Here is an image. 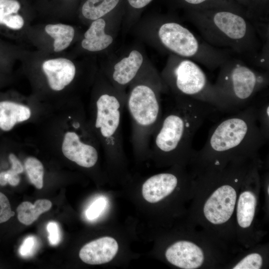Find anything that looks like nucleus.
I'll list each match as a JSON object with an SVG mask.
<instances>
[{
    "label": "nucleus",
    "instance_id": "nucleus-7",
    "mask_svg": "<svg viewBox=\"0 0 269 269\" xmlns=\"http://www.w3.org/2000/svg\"><path fill=\"white\" fill-rule=\"evenodd\" d=\"M175 55L168 63L161 78L174 97L194 99L208 104L218 111L231 113L219 90L196 62Z\"/></svg>",
    "mask_w": 269,
    "mask_h": 269
},
{
    "label": "nucleus",
    "instance_id": "nucleus-22",
    "mask_svg": "<svg viewBox=\"0 0 269 269\" xmlns=\"http://www.w3.org/2000/svg\"><path fill=\"white\" fill-rule=\"evenodd\" d=\"M257 121L263 135L267 140L269 137V102L266 98L258 106H255Z\"/></svg>",
    "mask_w": 269,
    "mask_h": 269
},
{
    "label": "nucleus",
    "instance_id": "nucleus-6",
    "mask_svg": "<svg viewBox=\"0 0 269 269\" xmlns=\"http://www.w3.org/2000/svg\"><path fill=\"white\" fill-rule=\"evenodd\" d=\"M104 87L91 98L87 118L107 157L119 161L124 156L122 122L126 96L108 85Z\"/></svg>",
    "mask_w": 269,
    "mask_h": 269
},
{
    "label": "nucleus",
    "instance_id": "nucleus-18",
    "mask_svg": "<svg viewBox=\"0 0 269 269\" xmlns=\"http://www.w3.org/2000/svg\"><path fill=\"white\" fill-rule=\"evenodd\" d=\"M256 202V198L253 192L245 191L240 194L237 207V218L241 227L246 228L251 225L255 216Z\"/></svg>",
    "mask_w": 269,
    "mask_h": 269
},
{
    "label": "nucleus",
    "instance_id": "nucleus-12",
    "mask_svg": "<svg viewBox=\"0 0 269 269\" xmlns=\"http://www.w3.org/2000/svg\"><path fill=\"white\" fill-rule=\"evenodd\" d=\"M167 260L172 265L183 269H195L204 262L202 249L188 241H179L169 247L165 253Z\"/></svg>",
    "mask_w": 269,
    "mask_h": 269
},
{
    "label": "nucleus",
    "instance_id": "nucleus-21",
    "mask_svg": "<svg viewBox=\"0 0 269 269\" xmlns=\"http://www.w3.org/2000/svg\"><path fill=\"white\" fill-rule=\"evenodd\" d=\"M24 165L29 180L36 188L40 189L43 185L44 167L36 157L29 155L24 158Z\"/></svg>",
    "mask_w": 269,
    "mask_h": 269
},
{
    "label": "nucleus",
    "instance_id": "nucleus-19",
    "mask_svg": "<svg viewBox=\"0 0 269 269\" xmlns=\"http://www.w3.org/2000/svg\"><path fill=\"white\" fill-rule=\"evenodd\" d=\"M45 30L54 39V51L56 52L67 48L75 34L74 29L72 26L61 23L48 24L46 25Z\"/></svg>",
    "mask_w": 269,
    "mask_h": 269
},
{
    "label": "nucleus",
    "instance_id": "nucleus-26",
    "mask_svg": "<svg viewBox=\"0 0 269 269\" xmlns=\"http://www.w3.org/2000/svg\"><path fill=\"white\" fill-rule=\"evenodd\" d=\"M23 17L16 13L6 16H0V24H3L9 28L18 30L24 25Z\"/></svg>",
    "mask_w": 269,
    "mask_h": 269
},
{
    "label": "nucleus",
    "instance_id": "nucleus-10",
    "mask_svg": "<svg viewBox=\"0 0 269 269\" xmlns=\"http://www.w3.org/2000/svg\"><path fill=\"white\" fill-rule=\"evenodd\" d=\"M42 105H32L9 100L0 101V131L8 132L29 124L38 116Z\"/></svg>",
    "mask_w": 269,
    "mask_h": 269
},
{
    "label": "nucleus",
    "instance_id": "nucleus-2",
    "mask_svg": "<svg viewBox=\"0 0 269 269\" xmlns=\"http://www.w3.org/2000/svg\"><path fill=\"white\" fill-rule=\"evenodd\" d=\"M175 102L163 113L153 133L149 154L166 162L193 158L194 137L205 120L218 111L212 106L186 97H174Z\"/></svg>",
    "mask_w": 269,
    "mask_h": 269
},
{
    "label": "nucleus",
    "instance_id": "nucleus-24",
    "mask_svg": "<svg viewBox=\"0 0 269 269\" xmlns=\"http://www.w3.org/2000/svg\"><path fill=\"white\" fill-rule=\"evenodd\" d=\"M107 205V200L103 197L98 198L89 206L86 211V217L89 220L97 218Z\"/></svg>",
    "mask_w": 269,
    "mask_h": 269
},
{
    "label": "nucleus",
    "instance_id": "nucleus-25",
    "mask_svg": "<svg viewBox=\"0 0 269 269\" xmlns=\"http://www.w3.org/2000/svg\"><path fill=\"white\" fill-rule=\"evenodd\" d=\"M38 247V240L34 236H28L24 239L19 249L20 255L25 258L32 256Z\"/></svg>",
    "mask_w": 269,
    "mask_h": 269
},
{
    "label": "nucleus",
    "instance_id": "nucleus-30",
    "mask_svg": "<svg viewBox=\"0 0 269 269\" xmlns=\"http://www.w3.org/2000/svg\"><path fill=\"white\" fill-rule=\"evenodd\" d=\"M8 158L11 165L10 168L7 170L8 172L13 174L19 175L24 171H25L24 162L23 164H22L21 161L15 153L10 152L8 154Z\"/></svg>",
    "mask_w": 269,
    "mask_h": 269
},
{
    "label": "nucleus",
    "instance_id": "nucleus-1",
    "mask_svg": "<svg viewBox=\"0 0 269 269\" xmlns=\"http://www.w3.org/2000/svg\"><path fill=\"white\" fill-rule=\"evenodd\" d=\"M27 125L26 138L38 149L56 150L80 167H94L99 159L100 143L89 125L83 103L77 99L57 107H43Z\"/></svg>",
    "mask_w": 269,
    "mask_h": 269
},
{
    "label": "nucleus",
    "instance_id": "nucleus-20",
    "mask_svg": "<svg viewBox=\"0 0 269 269\" xmlns=\"http://www.w3.org/2000/svg\"><path fill=\"white\" fill-rule=\"evenodd\" d=\"M120 0H87L83 5L82 13L87 19L96 20L113 10Z\"/></svg>",
    "mask_w": 269,
    "mask_h": 269
},
{
    "label": "nucleus",
    "instance_id": "nucleus-15",
    "mask_svg": "<svg viewBox=\"0 0 269 269\" xmlns=\"http://www.w3.org/2000/svg\"><path fill=\"white\" fill-rule=\"evenodd\" d=\"M178 180L177 175L172 172L152 175L142 184V196L149 203L158 202L173 192L178 184Z\"/></svg>",
    "mask_w": 269,
    "mask_h": 269
},
{
    "label": "nucleus",
    "instance_id": "nucleus-28",
    "mask_svg": "<svg viewBox=\"0 0 269 269\" xmlns=\"http://www.w3.org/2000/svg\"><path fill=\"white\" fill-rule=\"evenodd\" d=\"M20 8L16 0H0V16L16 14Z\"/></svg>",
    "mask_w": 269,
    "mask_h": 269
},
{
    "label": "nucleus",
    "instance_id": "nucleus-29",
    "mask_svg": "<svg viewBox=\"0 0 269 269\" xmlns=\"http://www.w3.org/2000/svg\"><path fill=\"white\" fill-rule=\"evenodd\" d=\"M46 229L48 233V240L52 246L57 245L61 239V234L59 226L55 222H50L47 225Z\"/></svg>",
    "mask_w": 269,
    "mask_h": 269
},
{
    "label": "nucleus",
    "instance_id": "nucleus-3",
    "mask_svg": "<svg viewBox=\"0 0 269 269\" xmlns=\"http://www.w3.org/2000/svg\"><path fill=\"white\" fill-rule=\"evenodd\" d=\"M210 130L207 140L193 158L219 168L228 161H243L256 156L267 140L260 130L255 105L232 113Z\"/></svg>",
    "mask_w": 269,
    "mask_h": 269
},
{
    "label": "nucleus",
    "instance_id": "nucleus-17",
    "mask_svg": "<svg viewBox=\"0 0 269 269\" xmlns=\"http://www.w3.org/2000/svg\"><path fill=\"white\" fill-rule=\"evenodd\" d=\"M51 206V202L47 199L37 200L34 204L28 201L23 202L17 208V218L23 224L29 225Z\"/></svg>",
    "mask_w": 269,
    "mask_h": 269
},
{
    "label": "nucleus",
    "instance_id": "nucleus-9",
    "mask_svg": "<svg viewBox=\"0 0 269 269\" xmlns=\"http://www.w3.org/2000/svg\"><path fill=\"white\" fill-rule=\"evenodd\" d=\"M237 199L235 188L227 184L217 188L205 202L203 213L211 223L219 225L226 223L234 211Z\"/></svg>",
    "mask_w": 269,
    "mask_h": 269
},
{
    "label": "nucleus",
    "instance_id": "nucleus-33",
    "mask_svg": "<svg viewBox=\"0 0 269 269\" xmlns=\"http://www.w3.org/2000/svg\"><path fill=\"white\" fill-rule=\"evenodd\" d=\"M268 193H269V187H268Z\"/></svg>",
    "mask_w": 269,
    "mask_h": 269
},
{
    "label": "nucleus",
    "instance_id": "nucleus-5",
    "mask_svg": "<svg viewBox=\"0 0 269 269\" xmlns=\"http://www.w3.org/2000/svg\"><path fill=\"white\" fill-rule=\"evenodd\" d=\"M132 82L126 99L131 121V143L135 155L143 156L149 154L152 135L162 116L160 95L166 86L156 74L147 80Z\"/></svg>",
    "mask_w": 269,
    "mask_h": 269
},
{
    "label": "nucleus",
    "instance_id": "nucleus-14",
    "mask_svg": "<svg viewBox=\"0 0 269 269\" xmlns=\"http://www.w3.org/2000/svg\"><path fill=\"white\" fill-rule=\"evenodd\" d=\"M143 62V57L137 50H134L129 56L123 58L114 66L110 75L116 90L123 96V89L131 83L138 75Z\"/></svg>",
    "mask_w": 269,
    "mask_h": 269
},
{
    "label": "nucleus",
    "instance_id": "nucleus-27",
    "mask_svg": "<svg viewBox=\"0 0 269 269\" xmlns=\"http://www.w3.org/2000/svg\"><path fill=\"white\" fill-rule=\"evenodd\" d=\"M14 215L8 198L0 192V224L8 221Z\"/></svg>",
    "mask_w": 269,
    "mask_h": 269
},
{
    "label": "nucleus",
    "instance_id": "nucleus-8",
    "mask_svg": "<svg viewBox=\"0 0 269 269\" xmlns=\"http://www.w3.org/2000/svg\"><path fill=\"white\" fill-rule=\"evenodd\" d=\"M219 68L214 85L231 113L251 105L256 95L269 84V71L256 70L237 58L231 57Z\"/></svg>",
    "mask_w": 269,
    "mask_h": 269
},
{
    "label": "nucleus",
    "instance_id": "nucleus-4",
    "mask_svg": "<svg viewBox=\"0 0 269 269\" xmlns=\"http://www.w3.org/2000/svg\"><path fill=\"white\" fill-rule=\"evenodd\" d=\"M187 19L211 46L244 56L256 64L264 43L246 16L227 9L194 10Z\"/></svg>",
    "mask_w": 269,
    "mask_h": 269
},
{
    "label": "nucleus",
    "instance_id": "nucleus-13",
    "mask_svg": "<svg viewBox=\"0 0 269 269\" xmlns=\"http://www.w3.org/2000/svg\"><path fill=\"white\" fill-rule=\"evenodd\" d=\"M118 248V244L115 239L104 237L85 244L80 250L79 256L87 264L101 265L112 260Z\"/></svg>",
    "mask_w": 269,
    "mask_h": 269
},
{
    "label": "nucleus",
    "instance_id": "nucleus-31",
    "mask_svg": "<svg viewBox=\"0 0 269 269\" xmlns=\"http://www.w3.org/2000/svg\"><path fill=\"white\" fill-rule=\"evenodd\" d=\"M152 0H128L129 4L135 8H141L148 4Z\"/></svg>",
    "mask_w": 269,
    "mask_h": 269
},
{
    "label": "nucleus",
    "instance_id": "nucleus-16",
    "mask_svg": "<svg viewBox=\"0 0 269 269\" xmlns=\"http://www.w3.org/2000/svg\"><path fill=\"white\" fill-rule=\"evenodd\" d=\"M106 22L99 18L92 22L84 34L82 40V47L89 51L96 52L107 48L113 41L112 36L105 32Z\"/></svg>",
    "mask_w": 269,
    "mask_h": 269
},
{
    "label": "nucleus",
    "instance_id": "nucleus-23",
    "mask_svg": "<svg viewBox=\"0 0 269 269\" xmlns=\"http://www.w3.org/2000/svg\"><path fill=\"white\" fill-rule=\"evenodd\" d=\"M263 265L262 256L258 253H252L244 258L233 269H259Z\"/></svg>",
    "mask_w": 269,
    "mask_h": 269
},
{
    "label": "nucleus",
    "instance_id": "nucleus-32",
    "mask_svg": "<svg viewBox=\"0 0 269 269\" xmlns=\"http://www.w3.org/2000/svg\"><path fill=\"white\" fill-rule=\"evenodd\" d=\"M212 0H183L186 4L190 6L204 5Z\"/></svg>",
    "mask_w": 269,
    "mask_h": 269
},
{
    "label": "nucleus",
    "instance_id": "nucleus-11",
    "mask_svg": "<svg viewBox=\"0 0 269 269\" xmlns=\"http://www.w3.org/2000/svg\"><path fill=\"white\" fill-rule=\"evenodd\" d=\"M42 68L48 87L55 92L64 90L74 82L76 78L75 65L66 58L47 60L43 63Z\"/></svg>",
    "mask_w": 269,
    "mask_h": 269
}]
</instances>
